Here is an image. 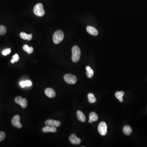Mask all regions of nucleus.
<instances>
[{
	"label": "nucleus",
	"mask_w": 147,
	"mask_h": 147,
	"mask_svg": "<svg viewBox=\"0 0 147 147\" xmlns=\"http://www.w3.org/2000/svg\"><path fill=\"white\" fill-rule=\"evenodd\" d=\"M81 52L79 47L77 46H75L72 49V59L73 62L76 63L79 61L80 58Z\"/></svg>",
	"instance_id": "f257e3e1"
},
{
	"label": "nucleus",
	"mask_w": 147,
	"mask_h": 147,
	"mask_svg": "<svg viewBox=\"0 0 147 147\" xmlns=\"http://www.w3.org/2000/svg\"><path fill=\"white\" fill-rule=\"evenodd\" d=\"M34 12L37 16L39 17L43 16L45 13L43 5L41 3L36 4L34 8Z\"/></svg>",
	"instance_id": "f03ea898"
},
{
	"label": "nucleus",
	"mask_w": 147,
	"mask_h": 147,
	"mask_svg": "<svg viewBox=\"0 0 147 147\" xmlns=\"http://www.w3.org/2000/svg\"><path fill=\"white\" fill-rule=\"evenodd\" d=\"M64 35L63 32L61 30H57L54 34L53 40L54 43L56 44H59L64 39Z\"/></svg>",
	"instance_id": "7ed1b4c3"
},
{
	"label": "nucleus",
	"mask_w": 147,
	"mask_h": 147,
	"mask_svg": "<svg viewBox=\"0 0 147 147\" xmlns=\"http://www.w3.org/2000/svg\"><path fill=\"white\" fill-rule=\"evenodd\" d=\"M64 79L67 83L70 85L75 84L77 81L76 76L71 74H66L65 75Z\"/></svg>",
	"instance_id": "20e7f679"
},
{
	"label": "nucleus",
	"mask_w": 147,
	"mask_h": 147,
	"mask_svg": "<svg viewBox=\"0 0 147 147\" xmlns=\"http://www.w3.org/2000/svg\"><path fill=\"white\" fill-rule=\"evenodd\" d=\"M98 131L102 136H105L107 132V125L105 122H101L98 126Z\"/></svg>",
	"instance_id": "39448f33"
},
{
	"label": "nucleus",
	"mask_w": 147,
	"mask_h": 147,
	"mask_svg": "<svg viewBox=\"0 0 147 147\" xmlns=\"http://www.w3.org/2000/svg\"><path fill=\"white\" fill-rule=\"evenodd\" d=\"M15 101L16 103L19 104L23 108H25L27 106V100L26 99L22 98L21 96H19L16 97Z\"/></svg>",
	"instance_id": "423d86ee"
},
{
	"label": "nucleus",
	"mask_w": 147,
	"mask_h": 147,
	"mask_svg": "<svg viewBox=\"0 0 147 147\" xmlns=\"http://www.w3.org/2000/svg\"><path fill=\"white\" fill-rule=\"evenodd\" d=\"M20 117L19 115H16L11 120V124L15 127L20 129L22 127V125L20 121Z\"/></svg>",
	"instance_id": "0eeeda50"
},
{
	"label": "nucleus",
	"mask_w": 147,
	"mask_h": 147,
	"mask_svg": "<svg viewBox=\"0 0 147 147\" xmlns=\"http://www.w3.org/2000/svg\"><path fill=\"white\" fill-rule=\"evenodd\" d=\"M45 124L47 126H50L56 127L60 126L61 125V123L59 121L49 119L45 121Z\"/></svg>",
	"instance_id": "6e6552de"
},
{
	"label": "nucleus",
	"mask_w": 147,
	"mask_h": 147,
	"mask_svg": "<svg viewBox=\"0 0 147 147\" xmlns=\"http://www.w3.org/2000/svg\"><path fill=\"white\" fill-rule=\"evenodd\" d=\"M69 140L73 144L78 145L80 144L81 140L80 139L77 137L75 134H72L69 137Z\"/></svg>",
	"instance_id": "1a4fd4ad"
},
{
	"label": "nucleus",
	"mask_w": 147,
	"mask_h": 147,
	"mask_svg": "<svg viewBox=\"0 0 147 147\" xmlns=\"http://www.w3.org/2000/svg\"><path fill=\"white\" fill-rule=\"evenodd\" d=\"M45 93L47 96L49 98H53L56 96V93L53 89L51 88H47L45 90Z\"/></svg>",
	"instance_id": "9d476101"
},
{
	"label": "nucleus",
	"mask_w": 147,
	"mask_h": 147,
	"mask_svg": "<svg viewBox=\"0 0 147 147\" xmlns=\"http://www.w3.org/2000/svg\"><path fill=\"white\" fill-rule=\"evenodd\" d=\"M99 117L98 115L95 112H91L89 114V122L92 123L93 122L96 121L98 120Z\"/></svg>",
	"instance_id": "9b49d317"
},
{
	"label": "nucleus",
	"mask_w": 147,
	"mask_h": 147,
	"mask_svg": "<svg viewBox=\"0 0 147 147\" xmlns=\"http://www.w3.org/2000/svg\"><path fill=\"white\" fill-rule=\"evenodd\" d=\"M87 31L88 33L94 36H96L99 33L98 30L95 28L89 26L87 27Z\"/></svg>",
	"instance_id": "f8f14e48"
},
{
	"label": "nucleus",
	"mask_w": 147,
	"mask_h": 147,
	"mask_svg": "<svg viewBox=\"0 0 147 147\" xmlns=\"http://www.w3.org/2000/svg\"><path fill=\"white\" fill-rule=\"evenodd\" d=\"M42 132H55L57 131V129L56 127H51L50 126H47L44 127V128H42Z\"/></svg>",
	"instance_id": "ddd939ff"
},
{
	"label": "nucleus",
	"mask_w": 147,
	"mask_h": 147,
	"mask_svg": "<svg viewBox=\"0 0 147 147\" xmlns=\"http://www.w3.org/2000/svg\"><path fill=\"white\" fill-rule=\"evenodd\" d=\"M77 117L78 120L82 122H85V116L84 115V114L80 110H78L77 112Z\"/></svg>",
	"instance_id": "4468645a"
},
{
	"label": "nucleus",
	"mask_w": 147,
	"mask_h": 147,
	"mask_svg": "<svg viewBox=\"0 0 147 147\" xmlns=\"http://www.w3.org/2000/svg\"><path fill=\"white\" fill-rule=\"evenodd\" d=\"M132 131V129L129 125H126L123 127V133L126 135H130Z\"/></svg>",
	"instance_id": "2eb2a0df"
},
{
	"label": "nucleus",
	"mask_w": 147,
	"mask_h": 147,
	"mask_svg": "<svg viewBox=\"0 0 147 147\" xmlns=\"http://www.w3.org/2000/svg\"><path fill=\"white\" fill-rule=\"evenodd\" d=\"M20 37L21 39L24 40H27L28 41H30L32 39V34H27L24 32H21L20 34Z\"/></svg>",
	"instance_id": "dca6fc26"
},
{
	"label": "nucleus",
	"mask_w": 147,
	"mask_h": 147,
	"mask_svg": "<svg viewBox=\"0 0 147 147\" xmlns=\"http://www.w3.org/2000/svg\"><path fill=\"white\" fill-rule=\"evenodd\" d=\"M124 92L123 91H117L115 94V96L120 102H122L123 101V96H124Z\"/></svg>",
	"instance_id": "f3484780"
},
{
	"label": "nucleus",
	"mask_w": 147,
	"mask_h": 147,
	"mask_svg": "<svg viewBox=\"0 0 147 147\" xmlns=\"http://www.w3.org/2000/svg\"><path fill=\"white\" fill-rule=\"evenodd\" d=\"M86 70H87L86 72V75L89 78H91L93 77L94 75V71L89 66H87L86 68Z\"/></svg>",
	"instance_id": "a211bd4d"
},
{
	"label": "nucleus",
	"mask_w": 147,
	"mask_h": 147,
	"mask_svg": "<svg viewBox=\"0 0 147 147\" xmlns=\"http://www.w3.org/2000/svg\"><path fill=\"white\" fill-rule=\"evenodd\" d=\"M88 101L91 103H93L96 102V99L94 96L93 94L90 93L88 95Z\"/></svg>",
	"instance_id": "6ab92c4d"
},
{
	"label": "nucleus",
	"mask_w": 147,
	"mask_h": 147,
	"mask_svg": "<svg viewBox=\"0 0 147 147\" xmlns=\"http://www.w3.org/2000/svg\"><path fill=\"white\" fill-rule=\"evenodd\" d=\"M23 49L24 51H26L28 54H32L34 51L33 47H29L27 45H24L23 46Z\"/></svg>",
	"instance_id": "aec40b11"
},
{
	"label": "nucleus",
	"mask_w": 147,
	"mask_h": 147,
	"mask_svg": "<svg viewBox=\"0 0 147 147\" xmlns=\"http://www.w3.org/2000/svg\"><path fill=\"white\" fill-rule=\"evenodd\" d=\"M20 85L22 88H24L26 86H30L32 85L31 81H21L20 83Z\"/></svg>",
	"instance_id": "412c9836"
},
{
	"label": "nucleus",
	"mask_w": 147,
	"mask_h": 147,
	"mask_svg": "<svg viewBox=\"0 0 147 147\" xmlns=\"http://www.w3.org/2000/svg\"><path fill=\"white\" fill-rule=\"evenodd\" d=\"M7 32V29L5 27L2 25H0V35H3L5 34Z\"/></svg>",
	"instance_id": "4be33fe9"
},
{
	"label": "nucleus",
	"mask_w": 147,
	"mask_h": 147,
	"mask_svg": "<svg viewBox=\"0 0 147 147\" xmlns=\"http://www.w3.org/2000/svg\"><path fill=\"white\" fill-rule=\"evenodd\" d=\"M19 59V55L18 54H16L13 56V59L11 60V63H14L15 62H18Z\"/></svg>",
	"instance_id": "5701e85b"
},
{
	"label": "nucleus",
	"mask_w": 147,
	"mask_h": 147,
	"mask_svg": "<svg viewBox=\"0 0 147 147\" xmlns=\"http://www.w3.org/2000/svg\"><path fill=\"white\" fill-rule=\"evenodd\" d=\"M11 50L10 48H7L5 49L2 52V54L4 56H7V55L9 54L10 53Z\"/></svg>",
	"instance_id": "b1692460"
},
{
	"label": "nucleus",
	"mask_w": 147,
	"mask_h": 147,
	"mask_svg": "<svg viewBox=\"0 0 147 147\" xmlns=\"http://www.w3.org/2000/svg\"><path fill=\"white\" fill-rule=\"evenodd\" d=\"M6 135L5 132H0V142H2V140L5 139V138Z\"/></svg>",
	"instance_id": "393cba45"
}]
</instances>
